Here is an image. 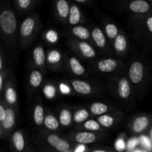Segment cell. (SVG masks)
<instances>
[{"instance_id":"cell-1","label":"cell","mask_w":152,"mask_h":152,"mask_svg":"<svg viewBox=\"0 0 152 152\" xmlns=\"http://www.w3.org/2000/svg\"><path fill=\"white\" fill-rule=\"evenodd\" d=\"M0 28L2 38L1 45L10 56L16 61L19 46V28L16 13L8 2L1 4L0 13Z\"/></svg>"},{"instance_id":"cell-2","label":"cell","mask_w":152,"mask_h":152,"mask_svg":"<svg viewBox=\"0 0 152 152\" xmlns=\"http://www.w3.org/2000/svg\"><path fill=\"white\" fill-rule=\"evenodd\" d=\"M42 22L38 13L27 16L19 28V46L21 50H26L34 42L41 30Z\"/></svg>"},{"instance_id":"cell-3","label":"cell","mask_w":152,"mask_h":152,"mask_svg":"<svg viewBox=\"0 0 152 152\" xmlns=\"http://www.w3.org/2000/svg\"><path fill=\"white\" fill-rule=\"evenodd\" d=\"M128 78L132 83L134 91L142 88L148 77V65L142 59H134L128 68Z\"/></svg>"},{"instance_id":"cell-4","label":"cell","mask_w":152,"mask_h":152,"mask_svg":"<svg viewBox=\"0 0 152 152\" xmlns=\"http://www.w3.org/2000/svg\"><path fill=\"white\" fill-rule=\"evenodd\" d=\"M35 142L55 152L72 151L70 141L51 132H45L34 137Z\"/></svg>"},{"instance_id":"cell-5","label":"cell","mask_w":152,"mask_h":152,"mask_svg":"<svg viewBox=\"0 0 152 152\" xmlns=\"http://www.w3.org/2000/svg\"><path fill=\"white\" fill-rule=\"evenodd\" d=\"M111 88L114 96L123 102H130L133 98L134 89L126 74L115 76L111 83Z\"/></svg>"},{"instance_id":"cell-6","label":"cell","mask_w":152,"mask_h":152,"mask_svg":"<svg viewBox=\"0 0 152 152\" xmlns=\"http://www.w3.org/2000/svg\"><path fill=\"white\" fill-rule=\"evenodd\" d=\"M124 67V63L121 60L112 57L98 59L91 63V68L94 72L103 75L115 74L117 76L120 74V71Z\"/></svg>"},{"instance_id":"cell-7","label":"cell","mask_w":152,"mask_h":152,"mask_svg":"<svg viewBox=\"0 0 152 152\" xmlns=\"http://www.w3.org/2000/svg\"><path fill=\"white\" fill-rule=\"evenodd\" d=\"M68 83L76 94L81 96H96L102 92V89L95 83L80 79H71L68 80Z\"/></svg>"},{"instance_id":"cell-8","label":"cell","mask_w":152,"mask_h":152,"mask_svg":"<svg viewBox=\"0 0 152 152\" xmlns=\"http://www.w3.org/2000/svg\"><path fill=\"white\" fill-rule=\"evenodd\" d=\"M67 44L70 48L83 59H93L96 57V51L91 43L86 41L70 38L67 40Z\"/></svg>"},{"instance_id":"cell-9","label":"cell","mask_w":152,"mask_h":152,"mask_svg":"<svg viewBox=\"0 0 152 152\" xmlns=\"http://www.w3.org/2000/svg\"><path fill=\"white\" fill-rule=\"evenodd\" d=\"M152 117L148 114H138L129 121L128 129L133 134H141L152 127Z\"/></svg>"},{"instance_id":"cell-10","label":"cell","mask_w":152,"mask_h":152,"mask_svg":"<svg viewBox=\"0 0 152 152\" xmlns=\"http://www.w3.org/2000/svg\"><path fill=\"white\" fill-rule=\"evenodd\" d=\"M131 20L137 34L152 38V15H134Z\"/></svg>"},{"instance_id":"cell-11","label":"cell","mask_w":152,"mask_h":152,"mask_svg":"<svg viewBox=\"0 0 152 152\" xmlns=\"http://www.w3.org/2000/svg\"><path fill=\"white\" fill-rule=\"evenodd\" d=\"M1 95L2 96L1 98L4 99V102L8 106L17 110L18 94L16 89V81H15L14 76L12 73L4 86V91Z\"/></svg>"},{"instance_id":"cell-12","label":"cell","mask_w":152,"mask_h":152,"mask_svg":"<svg viewBox=\"0 0 152 152\" xmlns=\"http://www.w3.org/2000/svg\"><path fill=\"white\" fill-rule=\"evenodd\" d=\"M16 111L17 110L7 105V116L4 121L0 123V136L2 139H5L12 134V131L16 126Z\"/></svg>"},{"instance_id":"cell-13","label":"cell","mask_w":152,"mask_h":152,"mask_svg":"<svg viewBox=\"0 0 152 152\" xmlns=\"http://www.w3.org/2000/svg\"><path fill=\"white\" fill-rule=\"evenodd\" d=\"M101 137L102 136L98 133L81 131L69 134L68 136V140L74 141L77 144L86 145L96 142L100 139Z\"/></svg>"},{"instance_id":"cell-14","label":"cell","mask_w":152,"mask_h":152,"mask_svg":"<svg viewBox=\"0 0 152 152\" xmlns=\"http://www.w3.org/2000/svg\"><path fill=\"white\" fill-rule=\"evenodd\" d=\"M65 65V59L62 52L58 49H50L47 52V67L52 71H58Z\"/></svg>"},{"instance_id":"cell-15","label":"cell","mask_w":152,"mask_h":152,"mask_svg":"<svg viewBox=\"0 0 152 152\" xmlns=\"http://www.w3.org/2000/svg\"><path fill=\"white\" fill-rule=\"evenodd\" d=\"M32 62L34 68L41 71L45 74L47 69V53L42 45L39 44L34 48L32 50Z\"/></svg>"},{"instance_id":"cell-16","label":"cell","mask_w":152,"mask_h":152,"mask_svg":"<svg viewBox=\"0 0 152 152\" xmlns=\"http://www.w3.org/2000/svg\"><path fill=\"white\" fill-rule=\"evenodd\" d=\"M65 66L75 77H84L87 72L80 59L72 55H65Z\"/></svg>"},{"instance_id":"cell-17","label":"cell","mask_w":152,"mask_h":152,"mask_svg":"<svg viewBox=\"0 0 152 152\" xmlns=\"http://www.w3.org/2000/svg\"><path fill=\"white\" fill-rule=\"evenodd\" d=\"M91 41L96 48L104 52L109 51L108 39L105 36L103 30L97 26H94L91 30Z\"/></svg>"},{"instance_id":"cell-18","label":"cell","mask_w":152,"mask_h":152,"mask_svg":"<svg viewBox=\"0 0 152 152\" xmlns=\"http://www.w3.org/2000/svg\"><path fill=\"white\" fill-rule=\"evenodd\" d=\"M123 117L124 115L123 113L117 111L99 116L96 118V120L103 129H110L118 124Z\"/></svg>"},{"instance_id":"cell-19","label":"cell","mask_w":152,"mask_h":152,"mask_svg":"<svg viewBox=\"0 0 152 152\" xmlns=\"http://www.w3.org/2000/svg\"><path fill=\"white\" fill-rule=\"evenodd\" d=\"M130 12L135 15H149L151 11V4L145 0H134L129 2L127 5Z\"/></svg>"},{"instance_id":"cell-20","label":"cell","mask_w":152,"mask_h":152,"mask_svg":"<svg viewBox=\"0 0 152 152\" xmlns=\"http://www.w3.org/2000/svg\"><path fill=\"white\" fill-rule=\"evenodd\" d=\"M88 109L90 111L91 114L97 117L103 115V114H108V113L118 111V109L115 106L104 102H92L89 105Z\"/></svg>"},{"instance_id":"cell-21","label":"cell","mask_w":152,"mask_h":152,"mask_svg":"<svg viewBox=\"0 0 152 152\" xmlns=\"http://www.w3.org/2000/svg\"><path fill=\"white\" fill-rule=\"evenodd\" d=\"M112 45L116 54L120 56L126 55L129 50V41L124 31H120L117 38L113 41Z\"/></svg>"},{"instance_id":"cell-22","label":"cell","mask_w":152,"mask_h":152,"mask_svg":"<svg viewBox=\"0 0 152 152\" xmlns=\"http://www.w3.org/2000/svg\"><path fill=\"white\" fill-rule=\"evenodd\" d=\"M84 21V16H83L80 7H79L78 4H76L74 1L71 4L69 16H68L67 23L70 27H73L80 25V24L83 23Z\"/></svg>"},{"instance_id":"cell-23","label":"cell","mask_w":152,"mask_h":152,"mask_svg":"<svg viewBox=\"0 0 152 152\" xmlns=\"http://www.w3.org/2000/svg\"><path fill=\"white\" fill-rule=\"evenodd\" d=\"M71 4L66 0H58L55 4V11L58 19L62 23L68 22Z\"/></svg>"},{"instance_id":"cell-24","label":"cell","mask_w":152,"mask_h":152,"mask_svg":"<svg viewBox=\"0 0 152 152\" xmlns=\"http://www.w3.org/2000/svg\"><path fill=\"white\" fill-rule=\"evenodd\" d=\"M10 142L16 152H23L26 148V140L24 132L21 130L14 131L10 135Z\"/></svg>"},{"instance_id":"cell-25","label":"cell","mask_w":152,"mask_h":152,"mask_svg":"<svg viewBox=\"0 0 152 152\" xmlns=\"http://www.w3.org/2000/svg\"><path fill=\"white\" fill-rule=\"evenodd\" d=\"M71 38L77 39L82 40V41H86L91 40V30L83 25H77V26L70 27L68 29Z\"/></svg>"},{"instance_id":"cell-26","label":"cell","mask_w":152,"mask_h":152,"mask_svg":"<svg viewBox=\"0 0 152 152\" xmlns=\"http://www.w3.org/2000/svg\"><path fill=\"white\" fill-rule=\"evenodd\" d=\"M44 74L37 68H33L28 77V84L32 90H37L42 86Z\"/></svg>"},{"instance_id":"cell-27","label":"cell","mask_w":152,"mask_h":152,"mask_svg":"<svg viewBox=\"0 0 152 152\" xmlns=\"http://www.w3.org/2000/svg\"><path fill=\"white\" fill-rule=\"evenodd\" d=\"M38 3L37 0H16L13 1L16 11L20 15H25L32 11Z\"/></svg>"},{"instance_id":"cell-28","label":"cell","mask_w":152,"mask_h":152,"mask_svg":"<svg viewBox=\"0 0 152 152\" xmlns=\"http://www.w3.org/2000/svg\"><path fill=\"white\" fill-rule=\"evenodd\" d=\"M59 121L60 126L64 128H68L74 123L73 112L69 107L64 106L60 108L59 112Z\"/></svg>"},{"instance_id":"cell-29","label":"cell","mask_w":152,"mask_h":152,"mask_svg":"<svg viewBox=\"0 0 152 152\" xmlns=\"http://www.w3.org/2000/svg\"><path fill=\"white\" fill-rule=\"evenodd\" d=\"M43 126L49 132H56L60 127L59 119L49 110L45 111V117Z\"/></svg>"},{"instance_id":"cell-30","label":"cell","mask_w":152,"mask_h":152,"mask_svg":"<svg viewBox=\"0 0 152 152\" xmlns=\"http://www.w3.org/2000/svg\"><path fill=\"white\" fill-rule=\"evenodd\" d=\"M45 117V111L42 103L40 102H36L33 108V120L34 124L37 126H43Z\"/></svg>"},{"instance_id":"cell-31","label":"cell","mask_w":152,"mask_h":152,"mask_svg":"<svg viewBox=\"0 0 152 152\" xmlns=\"http://www.w3.org/2000/svg\"><path fill=\"white\" fill-rule=\"evenodd\" d=\"M120 31L119 27L115 23L112 22H105L104 24L103 31L105 33V36L110 41H114L117 36L120 34Z\"/></svg>"},{"instance_id":"cell-32","label":"cell","mask_w":152,"mask_h":152,"mask_svg":"<svg viewBox=\"0 0 152 152\" xmlns=\"http://www.w3.org/2000/svg\"><path fill=\"white\" fill-rule=\"evenodd\" d=\"M90 115L91 113L88 108H78L73 113L74 123L77 126H80L88 120H89Z\"/></svg>"},{"instance_id":"cell-33","label":"cell","mask_w":152,"mask_h":152,"mask_svg":"<svg viewBox=\"0 0 152 152\" xmlns=\"http://www.w3.org/2000/svg\"><path fill=\"white\" fill-rule=\"evenodd\" d=\"M42 94L45 97L49 100H52L56 98L57 92L59 91L58 86L52 82H46L42 86Z\"/></svg>"},{"instance_id":"cell-34","label":"cell","mask_w":152,"mask_h":152,"mask_svg":"<svg viewBox=\"0 0 152 152\" xmlns=\"http://www.w3.org/2000/svg\"><path fill=\"white\" fill-rule=\"evenodd\" d=\"M80 129H82V131L94 132V133H98V132L104 131V129L98 123L97 120H94V119H89L84 123L80 125Z\"/></svg>"},{"instance_id":"cell-35","label":"cell","mask_w":152,"mask_h":152,"mask_svg":"<svg viewBox=\"0 0 152 152\" xmlns=\"http://www.w3.org/2000/svg\"><path fill=\"white\" fill-rule=\"evenodd\" d=\"M42 37L45 41L50 45H55L59 39V34L54 29H48L43 33Z\"/></svg>"},{"instance_id":"cell-36","label":"cell","mask_w":152,"mask_h":152,"mask_svg":"<svg viewBox=\"0 0 152 152\" xmlns=\"http://www.w3.org/2000/svg\"><path fill=\"white\" fill-rule=\"evenodd\" d=\"M9 59H10V56L7 54V52L4 49V48L1 45V50H0V71L9 68L8 62Z\"/></svg>"},{"instance_id":"cell-37","label":"cell","mask_w":152,"mask_h":152,"mask_svg":"<svg viewBox=\"0 0 152 152\" xmlns=\"http://www.w3.org/2000/svg\"><path fill=\"white\" fill-rule=\"evenodd\" d=\"M10 74H11V72H10V67L3 70L2 71H0V93L1 94L4 91V86H5Z\"/></svg>"},{"instance_id":"cell-38","label":"cell","mask_w":152,"mask_h":152,"mask_svg":"<svg viewBox=\"0 0 152 152\" xmlns=\"http://www.w3.org/2000/svg\"><path fill=\"white\" fill-rule=\"evenodd\" d=\"M58 89H59V93L63 95L71 94V91H73L70 85L65 83H59L58 84Z\"/></svg>"},{"instance_id":"cell-39","label":"cell","mask_w":152,"mask_h":152,"mask_svg":"<svg viewBox=\"0 0 152 152\" xmlns=\"http://www.w3.org/2000/svg\"><path fill=\"white\" fill-rule=\"evenodd\" d=\"M115 148L119 152H123L127 149V142H126L123 137H120L117 138L115 142Z\"/></svg>"},{"instance_id":"cell-40","label":"cell","mask_w":152,"mask_h":152,"mask_svg":"<svg viewBox=\"0 0 152 152\" xmlns=\"http://www.w3.org/2000/svg\"><path fill=\"white\" fill-rule=\"evenodd\" d=\"M139 143H140V138H131L127 142V149L129 151H134V150L137 149L136 147L139 145Z\"/></svg>"},{"instance_id":"cell-41","label":"cell","mask_w":152,"mask_h":152,"mask_svg":"<svg viewBox=\"0 0 152 152\" xmlns=\"http://www.w3.org/2000/svg\"><path fill=\"white\" fill-rule=\"evenodd\" d=\"M140 142L142 144L144 148H145L144 149L147 150L148 151L152 150V142L149 137L145 136H141L140 137Z\"/></svg>"},{"instance_id":"cell-42","label":"cell","mask_w":152,"mask_h":152,"mask_svg":"<svg viewBox=\"0 0 152 152\" xmlns=\"http://www.w3.org/2000/svg\"><path fill=\"white\" fill-rule=\"evenodd\" d=\"M86 145L78 144L77 146L76 147L75 149L73 151V152H85L86 151Z\"/></svg>"},{"instance_id":"cell-43","label":"cell","mask_w":152,"mask_h":152,"mask_svg":"<svg viewBox=\"0 0 152 152\" xmlns=\"http://www.w3.org/2000/svg\"><path fill=\"white\" fill-rule=\"evenodd\" d=\"M74 2L77 4H88L89 1L88 0H75Z\"/></svg>"},{"instance_id":"cell-44","label":"cell","mask_w":152,"mask_h":152,"mask_svg":"<svg viewBox=\"0 0 152 152\" xmlns=\"http://www.w3.org/2000/svg\"><path fill=\"white\" fill-rule=\"evenodd\" d=\"M91 152H114L111 150L108 149H102V148H99V149H94Z\"/></svg>"},{"instance_id":"cell-45","label":"cell","mask_w":152,"mask_h":152,"mask_svg":"<svg viewBox=\"0 0 152 152\" xmlns=\"http://www.w3.org/2000/svg\"><path fill=\"white\" fill-rule=\"evenodd\" d=\"M149 138L151 140V141L152 142V127L150 129V132H149Z\"/></svg>"},{"instance_id":"cell-46","label":"cell","mask_w":152,"mask_h":152,"mask_svg":"<svg viewBox=\"0 0 152 152\" xmlns=\"http://www.w3.org/2000/svg\"><path fill=\"white\" fill-rule=\"evenodd\" d=\"M129 152H142V149H139V148H137V149L134 150V151H129Z\"/></svg>"},{"instance_id":"cell-47","label":"cell","mask_w":152,"mask_h":152,"mask_svg":"<svg viewBox=\"0 0 152 152\" xmlns=\"http://www.w3.org/2000/svg\"><path fill=\"white\" fill-rule=\"evenodd\" d=\"M142 152H148V151L145 149H142Z\"/></svg>"},{"instance_id":"cell-48","label":"cell","mask_w":152,"mask_h":152,"mask_svg":"<svg viewBox=\"0 0 152 152\" xmlns=\"http://www.w3.org/2000/svg\"><path fill=\"white\" fill-rule=\"evenodd\" d=\"M151 5H152V1H151Z\"/></svg>"},{"instance_id":"cell-49","label":"cell","mask_w":152,"mask_h":152,"mask_svg":"<svg viewBox=\"0 0 152 152\" xmlns=\"http://www.w3.org/2000/svg\"><path fill=\"white\" fill-rule=\"evenodd\" d=\"M69 152H73V151H69Z\"/></svg>"}]
</instances>
